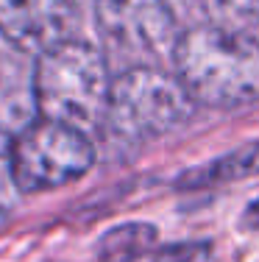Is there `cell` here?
Wrapping results in <instances>:
<instances>
[{"instance_id": "cell-6", "label": "cell", "mask_w": 259, "mask_h": 262, "mask_svg": "<svg viewBox=\"0 0 259 262\" xmlns=\"http://www.w3.org/2000/svg\"><path fill=\"white\" fill-rule=\"evenodd\" d=\"M73 0H0V36L20 53H45L70 39Z\"/></svg>"}, {"instance_id": "cell-9", "label": "cell", "mask_w": 259, "mask_h": 262, "mask_svg": "<svg viewBox=\"0 0 259 262\" xmlns=\"http://www.w3.org/2000/svg\"><path fill=\"white\" fill-rule=\"evenodd\" d=\"M209 23L223 31H237V34H251L259 31L256 17V0H206Z\"/></svg>"}, {"instance_id": "cell-11", "label": "cell", "mask_w": 259, "mask_h": 262, "mask_svg": "<svg viewBox=\"0 0 259 262\" xmlns=\"http://www.w3.org/2000/svg\"><path fill=\"white\" fill-rule=\"evenodd\" d=\"M209 257V243L190 240V243H168L153 251V262H203Z\"/></svg>"}, {"instance_id": "cell-10", "label": "cell", "mask_w": 259, "mask_h": 262, "mask_svg": "<svg viewBox=\"0 0 259 262\" xmlns=\"http://www.w3.org/2000/svg\"><path fill=\"white\" fill-rule=\"evenodd\" d=\"M34 120L36 117H31L28 103H20L14 95H9L6 101L0 98V157L9 154V148L22 134V128L31 126Z\"/></svg>"}, {"instance_id": "cell-5", "label": "cell", "mask_w": 259, "mask_h": 262, "mask_svg": "<svg viewBox=\"0 0 259 262\" xmlns=\"http://www.w3.org/2000/svg\"><path fill=\"white\" fill-rule=\"evenodd\" d=\"M95 23L106 48L126 56L128 67L170 61L181 34L168 0H95Z\"/></svg>"}, {"instance_id": "cell-1", "label": "cell", "mask_w": 259, "mask_h": 262, "mask_svg": "<svg viewBox=\"0 0 259 262\" xmlns=\"http://www.w3.org/2000/svg\"><path fill=\"white\" fill-rule=\"evenodd\" d=\"M170 64L195 106L240 109L259 101V42L203 23L178 34Z\"/></svg>"}, {"instance_id": "cell-3", "label": "cell", "mask_w": 259, "mask_h": 262, "mask_svg": "<svg viewBox=\"0 0 259 262\" xmlns=\"http://www.w3.org/2000/svg\"><path fill=\"white\" fill-rule=\"evenodd\" d=\"M195 112L176 73L162 67H126L112 76L103 126L128 142H145L184 126Z\"/></svg>"}, {"instance_id": "cell-13", "label": "cell", "mask_w": 259, "mask_h": 262, "mask_svg": "<svg viewBox=\"0 0 259 262\" xmlns=\"http://www.w3.org/2000/svg\"><path fill=\"white\" fill-rule=\"evenodd\" d=\"M256 17H259V0H256Z\"/></svg>"}, {"instance_id": "cell-12", "label": "cell", "mask_w": 259, "mask_h": 262, "mask_svg": "<svg viewBox=\"0 0 259 262\" xmlns=\"http://www.w3.org/2000/svg\"><path fill=\"white\" fill-rule=\"evenodd\" d=\"M245 226L259 229V201H254L248 209H245Z\"/></svg>"}, {"instance_id": "cell-2", "label": "cell", "mask_w": 259, "mask_h": 262, "mask_svg": "<svg viewBox=\"0 0 259 262\" xmlns=\"http://www.w3.org/2000/svg\"><path fill=\"white\" fill-rule=\"evenodd\" d=\"M112 73L101 48L64 39L36 56L31 101L36 117L73 126L84 134L103 128Z\"/></svg>"}, {"instance_id": "cell-8", "label": "cell", "mask_w": 259, "mask_h": 262, "mask_svg": "<svg viewBox=\"0 0 259 262\" xmlns=\"http://www.w3.org/2000/svg\"><path fill=\"white\" fill-rule=\"evenodd\" d=\"M156 226L145 221H128L112 226L98 240V259L101 262H137L156 246Z\"/></svg>"}, {"instance_id": "cell-7", "label": "cell", "mask_w": 259, "mask_h": 262, "mask_svg": "<svg viewBox=\"0 0 259 262\" xmlns=\"http://www.w3.org/2000/svg\"><path fill=\"white\" fill-rule=\"evenodd\" d=\"M256 173H259V140L245 142V145L234 148V151L206 162V165L181 173V179H178L176 184L181 187V190H198V187L240 182V179L256 176Z\"/></svg>"}, {"instance_id": "cell-4", "label": "cell", "mask_w": 259, "mask_h": 262, "mask_svg": "<svg viewBox=\"0 0 259 262\" xmlns=\"http://www.w3.org/2000/svg\"><path fill=\"white\" fill-rule=\"evenodd\" d=\"M95 162L89 134L36 117L9 148L11 182L20 192H48L81 179Z\"/></svg>"}]
</instances>
